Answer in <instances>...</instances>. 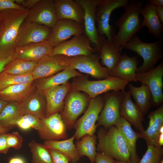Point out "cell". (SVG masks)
I'll list each match as a JSON object with an SVG mask.
<instances>
[{
    "instance_id": "d590c367",
    "label": "cell",
    "mask_w": 163,
    "mask_h": 163,
    "mask_svg": "<svg viewBox=\"0 0 163 163\" xmlns=\"http://www.w3.org/2000/svg\"><path fill=\"white\" fill-rule=\"evenodd\" d=\"M7 125L27 130L33 128L39 131L41 127L40 120L29 114H24L12 120Z\"/></svg>"
},
{
    "instance_id": "11a10c76",
    "label": "cell",
    "mask_w": 163,
    "mask_h": 163,
    "mask_svg": "<svg viewBox=\"0 0 163 163\" xmlns=\"http://www.w3.org/2000/svg\"><path fill=\"white\" fill-rule=\"evenodd\" d=\"M160 134L163 133V126H162L160 128L159 130Z\"/></svg>"
},
{
    "instance_id": "8fae6325",
    "label": "cell",
    "mask_w": 163,
    "mask_h": 163,
    "mask_svg": "<svg viewBox=\"0 0 163 163\" xmlns=\"http://www.w3.org/2000/svg\"><path fill=\"white\" fill-rule=\"evenodd\" d=\"M90 40L84 34L74 37L53 48L52 55H63L74 57L82 55H88L97 51L92 47Z\"/></svg>"
},
{
    "instance_id": "d4e9b609",
    "label": "cell",
    "mask_w": 163,
    "mask_h": 163,
    "mask_svg": "<svg viewBox=\"0 0 163 163\" xmlns=\"http://www.w3.org/2000/svg\"><path fill=\"white\" fill-rule=\"evenodd\" d=\"M115 126L124 138L129 153L131 163H139L140 159L136 152V142L138 139L142 137V134L133 130L131 124L121 117Z\"/></svg>"
},
{
    "instance_id": "c3c4849f",
    "label": "cell",
    "mask_w": 163,
    "mask_h": 163,
    "mask_svg": "<svg viewBox=\"0 0 163 163\" xmlns=\"http://www.w3.org/2000/svg\"><path fill=\"white\" fill-rule=\"evenodd\" d=\"M8 163H25V161L22 158L16 156L10 158Z\"/></svg>"
},
{
    "instance_id": "e0dca14e",
    "label": "cell",
    "mask_w": 163,
    "mask_h": 163,
    "mask_svg": "<svg viewBox=\"0 0 163 163\" xmlns=\"http://www.w3.org/2000/svg\"><path fill=\"white\" fill-rule=\"evenodd\" d=\"M52 28V34L48 41L53 48L71 36L84 33L83 24L69 19L58 20Z\"/></svg>"
},
{
    "instance_id": "f5cc1de1",
    "label": "cell",
    "mask_w": 163,
    "mask_h": 163,
    "mask_svg": "<svg viewBox=\"0 0 163 163\" xmlns=\"http://www.w3.org/2000/svg\"><path fill=\"white\" fill-rule=\"evenodd\" d=\"M8 103L0 98V113Z\"/></svg>"
},
{
    "instance_id": "7402d4cb",
    "label": "cell",
    "mask_w": 163,
    "mask_h": 163,
    "mask_svg": "<svg viewBox=\"0 0 163 163\" xmlns=\"http://www.w3.org/2000/svg\"><path fill=\"white\" fill-rule=\"evenodd\" d=\"M58 20L69 19L84 25L85 11L77 0H54Z\"/></svg>"
},
{
    "instance_id": "ffe728a7",
    "label": "cell",
    "mask_w": 163,
    "mask_h": 163,
    "mask_svg": "<svg viewBox=\"0 0 163 163\" xmlns=\"http://www.w3.org/2000/svg\"><path fill=\"white\" fill-rule=\"evenodd\" d=\"M53 48L48 41L31 43L17 48L15 58L37 63L51 56Z\"/></svg>"
},
{
    "instance_id": "bcb514c9",
    "label": "cell",
    "mask_w": 163,
    "mask_h": 163,
    "mask_svg": "<svg viewBox=\"0 0 163 163\" xmlns=\"http://www.w3.org/2000/svg\"><path fill=\"white\" fill-rule=\"evenodd\" d=\"M14 58V56L4 59H0V73L4 71L6 65Z\"/></svg>"
},
{
    "instance_id": "2e32d148",
    "label": "cell",
    "mask_w": 163,
    "mask_h": 163,
    "mask_svg": "<svg viewBox=\"0 0 163 163\" xmlns=\"http://www.w3.org/2000/svg\"><path fill=\"white\" fill-rule=\"evenodd\" d=\"M40 120L41 127L38 133L40 139L45 141L67 139V129L59 113Z\"/></svg>"
},
{
    "instance_id": "b9f144b4",
    "label": "cell",
    "mask_w": 163,
    "mask_h": 163,
    "mask_svg": "<svg viewBox=\"0 0 163 163\" xmlns=\"http://www.w3.org/2000/svg\"><path fill=\"white\" fill-rule=\"evenodd\" d=\"M15 0H0V13L7 9L22 10L25 9L15 4Z\"/></svg>"
},
{
    "instance_id": "4fadbf2b",
    "label": "cell",
    "mask_w": 163,
    "mask_h": 163,
    "mask_svg": "<svg viewBox=\"0 0 163 163\" xmlns=\"http://www.w3.org/2000/svg\"><path fill=\"white\" fill-rule=\"evenodd\" d=\"M163 62L155 68L144 72L136 74L137 82L146 85L151 92L152 104L156 107L163 101Z\"/></svg>"
},
{
    "instance_id": "1f68e13d",
    "label": "cell",
    "mask_w": 163,
    "mask_h": 163,
    "mask_svg": "<svg viewBox=\"0 0 163 163\" xmlns=\"http://www.w3.org/2000/svg\"><path fill=\"white\" fill-rule=\"evenodd\" d=\"M74 139L73 136L70 138L62 140H46L44 142L43 145L47 148L53 149L60 151L66 155L70 161L76 163L80 157L74 143Z\"/></svg>"
},
{
    "instance_id": "ab89813d",
    "label": "cell",
    "mask_w": 163,
    "mask_h": 163,
    "mask_svg": "<svg viewBox=\"0 0 163 163\" xmlns=\"http://www.w3.org/2000/svg\"><path fill=\"white\" fill-rule=\"evenodd\" d=\"M6 142L8 147L19 150L21 147L23 142L22 136L17 132L7 133Z\"/></svg>"
},
{
    "instance_id": "ac0fdd59",
    "label": "cell",
    "mask_w": 163,
    "mask_h": 163,
    "mask_svg": "<svg viewBox=\"0 0 163 163\" xmlns=\"http://www.w3.org/2000/svg\"><path fill=\"white\" fill-rule=\"evenodd\" d=\"M85 11L84 33L97 51L100 46V37L96 26V10L100 0H77Z\"/></svg>"
},
{
    "instance_id": "3957f363",
    "label": "cell",
    "mask_w": 163,
    "mask_h": 163,
    "mask_svg": "<svg viewBox=\"0 0 163 163\" xmlns=\"http://www.w3.org/2000/svg\"><path fill=\"white\" fill-rule=\"evenodd\" d=\"M96 150L113 159L131 163L130 155L124 138L115 126L102 127L97 132Z\"/></svg>"
},
{
    "instance_id": "60d3db41",
    "label": "cell",
    "mask_w": 163,
    "mask_h": 163,
    "mask_svg": "<svg viewBox=\"0 0 163 163\" xmlns=\"http://www.w3.org/2000/svg\"><path fill=\"white\" fill-rule=\"evenodd\" d=\"M52 163H67L70 161L69 158L60 151L52 148H48Z\"/></svg>"
},
{
    "instance_id": "cb8c5ba5",
    "label": "cell",
    "mask_w": 163,
    "mask_h": 163,
    "mask_svg": "<svg viewBox=\"0 0 163 163\" xmlns=\"http://www.w3.org/2000/svg\"><path fill=\"white\" fill-rule=\"evenodd\" d=\"M83 75L70 66L51 76L35 80L34 83L36 89L43 92L52 87L64 84L72 78Z\"/></svg>"
},
{
    "instance_id": "836d02e7",
    "label": "cell",
    "mask_w": 163,
    "mask_h": 163,
    "mask_svg": "<svg viewBox=\"0 0 163 163\" xmlns=\"http://www.w3.org/2000/svg\"><path fill=\"white\" fill-rule=\"evenodd\" d=\"M36 64L35 62L14 58L6 65L3 72L14 75H25L31 73Z\"/></svg>"
},
{
    "instance_id": "7a4b0ae2",
    "label": "cell",
    "mask_w": 163,
    "mask_h": 163,
    "mask_svg": "<svg viewBox=\"0 0 163 163\" xmlns=\"http://www.w3.org/2000/svg\"><path fill=\"white\" fill-rule=\"evenodd\" d=\"M143 4V0L129 1L124 13L115 22L119 30L113 42L120 48V52L123 45L142 28L140 12Z\"/></svg>"
},
{
    "instance_id": "44dd1931",
    "label": "cell",
    "mask_w": 163,
    "mask_h": 163,
    "mask_svg": "<svg viewBox=\"0 0 163 163\" xmlns=\"http://www.w3.org/2000/svg\"><path fill=\"white\" fill-rule=\"evenodd\" d=\"M120 110V117L133 125L142 133L144 130L142 124L144 115L132 101L129 91L123 92Z\"/></svg>"
},
{
    "instance_id": "603a6c76",
    "label": "cell",
    "mask_w": 163,
    "mask_h": 163,
    "mask_svg": "<svg viewBox=\"0 0 163 163\" xmlns=\"http://www.w3.org/2000/svg\"><path fill=\"white\" fill-rule=\"evenodd\" d=\"M138 61L136 56L121 55L115 67L110 72V76L130 82H137L136 71Z\"/></svg>"
},
{
    "instance_id": "30bf717a",
    "label": "cell",
    "mask_w": 163,
    "mask_h": 163,
    "mask_svg": "<svg viewBox=\"0 0 163 163\" xmlns=\"http://www.w3.org/2000/svg\"><path fill=\"white\" fill-rule=\"evenodd\" d=\"M52 33L51 28L25 19L18 31L17 46L48 41Z\"/></svg>"
},
{
    "instance_id": "91938a15",
    "label": "cell",
    "mask_w": 163,
    "mask_h": 163,
    "mask_svg": "<svg viewBox=\"0 0 163 163\" xmlns=\"http://www.w3.org/2000/svg\"></svg>"
},
{
    "instance_id": "94428289",
    "label": "cell",
    "mask_w": 163,
    "mask_h": 163,
    "mask_svg": "<svg viewBox=\"0 0 163 163\" xmlns=\"http://www.w3.org/2000/svg\"><path fill=\"white\" fill-rule=\"evenodd\" d=\"M0 163H1L0 162Z\"/></svg>"
},
{
    "instance_id": "52a82bcc",
    "label": "cell",
    "mask_w": 163,
    "mask_h": 163,
    "mask_svg": "<svg viewBox=\"0 0 163 163\" xmlns=\"http://www.w3.org/2000/svg\"><path fill=\"white\" fill-rule=\"evenodd\" d=\"M104 104V97L100 95L90 99L84 114L74 124L75 139L78 141L85 135H94L97 127L95 123Z\"/></svg>"
},
{
    "instance_id": "e575fe53",
    "label": "cell",
    "mask_w": 163,
    "mask_h": 163,
    "mask_svg": "<svg viewBox=\"0 0 163 163\" xmlns=\"http://www.w3.org/2000/svg\"><path fill=\"white\" fill-rule=\"evenodd\" d=\"M28 145L31 153V163H52L48 149L43 144L32 139Z\"/></svg>"
},
{
    "instance_id": "9a60e30c",
    "label": "cell",
    "mask_w": 163,
    "mask_h": 163,
    "mask_svg": "<svg viewBox=\"0 0 163 163\" xmlns=\"http://www.w3.org/2000/svg\"><path fill=\"white\" fill-rule=\"evenodd\" d=\"M25 19L52 28L58 21L54 0H39Z\"/></svg>"
},
{
    "instance_id": "277c9868",
    "label": "cell",
    "mask_w": 163,
    "mask_h": 163,
    "mask_svg": "<svg viewBox=\"0 0 163 163\" xmlns=\"http://www.w3.org/2000/svg\"><path fill=\"white\" fill-rule=\"evenodd\" d=\"M163 39L153 43L143 42L135 35L123 46L124 48L136 53L142 57V65L137 68L136 74L147 72L154 66L163 56Z\"/></svg>"
},
{
    "instance_id": "681fc988",
    "label": "cell",
    "mask_w": 163,
    "mask_h": 163,
    "mask_svg": "<svg viewBox=\"0 0 163 163\" xmlns=\"http://www.w3.org/2000/svg\"><path fill=\"white\" fill-rule=\"evenodd\" d=\"M14 127L8 125L0 124V134L7 133Z\"/></svg>"
},
{
    "instance_id": "ba28073f",
    "label": "cell",
    "mask_w": 163,
    "mask_h": 163,
    "mask_svg": "<svg viewBox=\"0 0 163 163\" xmlns=\"http://www.w3.org/2000/svg\"><path fill=\"white\" fill-rule=\"evenodd\" d=\"M60 114L67 129L74 127L78 117L85 110L90 98L85 93L71 90L66 97Z\"/></svg>"
},
{
    "instance_id": "f35d334b",
    "label": "cell",
    "mask_w": 163,
    "mask_h": 163,
    "mask_svg": "<svg viewBox=\"0 0 163 163\" xmlns=\"http://www.w3.org/2000/svg\"><path fill=\"white\" fill-rule=\"evenodd\" d=\"M147 150L139 163H160L163 160L162 147L147 145Z\"/></svg>"
},
{
    "instance_id": "7c38bea8",
    "label": "cell",
    "mask_w": 163,
    "mask_h": 163,
    "mask_svg": "<svg viewBox=\"0 0 163 163\" xmlns=\"http://www.w3.org/2000/svg\"><path fill=\"white\" fill-rule=\"evenodd\" d=\"M73 57L56 55L38 61L31 72L34 80L51 76L63 70L70 66Z\"/></svg>"
},
{
    "instance_id": "d6a6232c",
    "label": "cell",
    "mask_w": 163,
    "mask_h": 163,
    "mask_svg": "<svg viewBox=\"0 0 163 163\" xmlns=\"http://www.w3.org/2000/svg\"><path fill=\"white\" fill-rule=\"evenodd\" d=\"M75 142L77 150L80 157L87 156L91 163H94L96 154V137L94 135H86Z\"/></svg>"
},
{
    "instance_id": "4316f807",
    "label": "cell",
    "mask_w": 163,
    "mask_h": 163,
    "mask_svg": "<svg viewBox=\"0 0 163 163\" xmlns=\"http://www.w3.org/2000/svg\"><path fill=\"white\" fill-rule=\"evenodd\" d=\"M100 43L99 52L101 65L110 72L115 67L120 58V48L113 41L108 40L104 36H100Z\"/></svg>"
},
{
    "instance_id": "74e56055",
    "label": "cell",
    "mask_w": 163,
    "mask_h": 163,
    "mask_svg": "<svg viewBox=\"0 0 163 163\" xmlns=\"http://www.w3.org/2000/svg\"><path fill=\"white\" fill-rule=\"evenodd\" d=\"M24 114L21 109L20 103L14 102H8L0 113V124L7 125Z\"/></svg>"
},
{
    "instance_id": "f546056e",
    "label": "cell",
    "mask_w": 163,
    "mask_h": 163,
    "mask_svg": "<svg viewBox=\"0 0 163 163\" xmlns=\"http://www.w3.org/2000/svg\"><path fill=\"white\" fill-rule=\"evenodd\" d=\"M156 6L148 3L142 8L140 14L143 17L141 27H147L149 33L156 39H160L163 31V24L160 21L156 11Z\"/></svg>"
},
{
    "instance_id": "7bdbcfd3",
    "label": "cell",
    "mask_w": 163,
    "mask_h": 163,
    "mask_svg": "<svg viewBox=\"0 0 163 163\" xmlns=\"http://www.w3.org/2000/svg\"><path fill=\"white\" fill-rule=\"evenodd\" d=\"M115 160L103 153L97 152L95 162L96 163H114Z\"/></svg>"
},
{
    "instance_id": "f907efd6",
    "label": "cell",
    "mask_w": 163,
    "mask_h": 163,
    "mask_svg": "<svg viewBox=\"0 0 163 163\" xmlns=\"http://www.w3.org/2000/svg\"><path fill=\"white\" fill-rule=\"evenodd\" d=\"M147 1L156 6H163V0H147Z\"/></svg>"
},
{
    "instance_id": "8992f818",
    "label": "cell",
    "mask_w": 163,
    "mask_h": 163,
    "mask_svg": "<svg viewBox=\"0 0 163 163\" xmlns=\"http://www.w3.org/2000/svg\"><path fill=\"white\" fill-rule=\"evenodd\" d=\"M129 0H100L96 10L97 30L99 36H104L109 41H113L115 36V30L110 24L112 12L115 9L128 5Z\"/></svg>"
},
{
    "instance_id": "8d00e7d4",
    "label": "cell",
    "mask_w": 163,
    "mask_h": 163,
    "mask_svg": "<svg viewBox=\"0 0 163 163\" xmlns=\"http://www.w3.org/2000/svg\"><path fill=\"white\" fill-rule=\"evenodd\" d=\"M34 80L31 73L17 75L3 72L0 73V91L11 85L19 83H32Z\"/></svg>"
},
{
    "instance_id": "9f6ffc18",
    "label": "cell",
    "mask_w": 163,
    "mask_h": 163,
    "mask_svg": "<svg viewBox=\"0 0 163 163\" xmlns=\"http://www.w3.org/2000/svg\"><path fill=\"white\" fill-rule=\"evenodd\" d=\"M114 163H129L127 162L123 161H119L116 160Z\"/></svg>"
},
{
    "instance_id": "6da1fadb",
    "label": "cell",
    "mask_w": 163,
    "mask_h": 163,
    "mask_svg": "<svg viewBox=\"0 0 163 163\" xmlns=\"http://www.w3.org/2000/svg\"><path fill=\"white\" fill-rule=\"evenodd\" d=\"M29 12L27 9H10L0 13V59L14 56L19 29Z\"/></svg>"
},
{
    "instance_id": "5b68a950",
    "label": "cell",
    "mask_w": 163,
    "mask_h": 163,
    "mask_svg": "<svg viewBox=\"0 0 163 163\" xmlns=\"http://www.w3.org/2000/svg\"><path fill=\"white\" fill-rule=\"evenodd\" d=\"M129 83L126 81L111 76L104 79L91 81L83 75L75 77L71 84V90L83 91L92 99L110 91L124 92Z\"/></svg>"
},
{
    "instance_id": "db71d44e",
    "label": "cell",
    "mask_w": 163,
    "mask_h": 163,
    "mask_svg": "<svg viewBox=\"0 0 163 163\" xmlns=\"http://www.w3.org/2000/svg\"><path fill=\"white\" fill-rule=\"evenodd\" d=\"M24 1V0H15V3L17 5L20 6Z\"/></svg>"
},
{
    "instance_id": "4dcf8cb0",
    "label": "cell",
    "mask_w": 163,
    "mask_h": 163,
    "mask_svg": "<svg viewBox=\"0 0 163 163\" xmlns=\"http://www.w3.org/2000/svg\"><path fill=\"white\" fill-rule=\"evenodd\" d=\"M128 87L135 103L143 115L146 114L152 104V95L148 87L143 84L140 87H136L130 84Z\"/></svg>"
},
{
    "instance_id": "d6986e66",
    "label": "cell",
    "mask_w": 163,
    "mask_h": 163,
    "mask_svg": "<svg viewBox=\"0 0 163 163\" xmlns=\"http://www.w3.org/2000/svg\"><path fill=\"white\" fill-rule=\"evenodd\" d=\"M71 89V84L67 82L52 87L42 92L46 102V117L61 112L64 105V100Z\"/></svg>"
},
{
    "instance_id": "f1b7e54d",
    "label": "cell",
    "mask_w": 163,
    "mask_h": 163,
    "mask_svg": "<svg viewBox=\"0 0 163 163\" xmlns=\"http://www.w3.org/2000/svg\"><path fill=\"white\" fill-rule=\"evenodd\" d=\"M149 119V126L147 129L141 133L147 145L158 146L157 144L158 136L160 134L159 130L163 126V106L151 112L148 115Z\"/></svg>"
},
{
    "instance_id": "680465c9",
    "label": "cell",
    "mask_w": 163,
    "mask_h": 163,
    "mask_svg": "<svg viewBox=\"0 0 163 163\" xmlns=\"http://www.w3.org/2000/svg\"><path fill=\"white\" fill-rule=\"evenodd\" d=\"M0 27H1V19H0Z\"/></svg>"
},
{
    "instance_id": "ee69618b",
    "label": "cell",
    "mask_w": 163,
    "mask_h": 163,
    "mask_svg": "<svg viewBox=\"0 0 163 163\" xmlns=\"http://www.w3.org/2000/svg\"><path fill=\"white\" fill-rule=\"evenodd\" d=\"M7 133L0 134V153L6 154L9 149L7 143Z\"/></svg>"
},
{
    "instance_id": "5bb4252c",
    "label": "cell",
    "mask_w": 163,
    "mask_h": 163,
    "mask_svg": "<svg viewBox=\"0 0 163 163\" xmlns=\"http://www.w3.org/2000/svg\"><path fill=\"white\" fill-rule=\"evenodd\" d=\"M99 59V55L95 53L74 57L70 66L74 69L99 80L110 77L109 70L101 65Z\"/></svg>"
},
{
    "instance_id": "816d5d0a",
    "label": "cell",
    "mask_w": 163,
    "mask_h": 163,
    "mask_svg": "<svg viewBox=\"0 0 163 163\" xmlns=\"http://www.w3.org/2000/svg\"><path fill=\"white\" fill-rule=\"evenodd\" d=\"M158 146L162 147L163 145V133L160 134L158 137L157 141Z\"/></svg>"
},
{
    "instance_id": "484cf974",
    "label": "cell",
    "mask_w": 163,
    "mask_h": 163,
    "mask_svg": "<svg viewBox=\"0 0 163 163\" xmlns=\"http://www.w3.org/2000/svg\"><path fill=\"white\" fill-rule=\"evenodd\" d=\"M36 89L34 83H19L8 86L0 91V98L8 102L21 103Z\"/></svg>"
},
{
    "instance_id": "6f0895ef",
    "label": "cell",
    "mask_w": 163,
    "mask_h": 163,
    "mask_svg": "<svg viewBox=\"0 0 163 163\" xmlns=\"http://www.w3.org/2000/svg\"><path fill=\"white\" fill-rule=\"evenodd\" d=\"M160 163H163V159L161 161Z\"/></svg>"
},
{
    "instance_id": "83f0119b",
    "label": "cell",
    "mask_w": 163,
    "mask_h": 163,
    "mask_svg": "<svg viewBox=\"0 0 163 163\" xmlns=\"http://www.w3.org/2000/svg\"><path fill=\"white\" fill-rule=\"evenodd\" d=\"M25 114H29L40 119L46 117V102L43 92L37 89L24 101L20 103Z\"/></svg>"
},
{
    "instance_id": "9c48e42d",
    "label": "cell",
    "mask_w": 163,
    "mask_h": 163,
    "mask_svg": "<svg viewBox=\"0 0 163 163\" xmlns=\"http://www.w3.org/2000/svg\"><path fill=\"white\" fill-rule=\"evenodd\" d=\"M123 93L121 91H113L103 96L104 104L98 117L97 127L101 126L107 129L116 126L120 117V106Z\"/></svg>"
},
{
    "instance_id": "f6af8a7d",
    "label": "cell",
    "mask_w": 163,
    "mask_h": 163,
    "mask_svg": "<svg viewBox=\"0 0 163 163\" xmlns=\"http://www.w3.org/2000/svg\"><path fill=\"white\" fill-rule=\"evenodd\" d=\"M39 1V0H24L21 5L23 8L28 10L32 8Z\"/></svg>"
},
{
    "instance_id": "7dc6e473",
    "label": "cell",
    "mask_w": 163,
    "mask_h": 163,
    "mask_svg": "<svg viewBox=\"0 0 163 163\" xmlns=\"http://www.w3.org/2000/svg\"><path fill=\"white\" fill-rule=\"evenodd\" d=\"M156 11L160 21L163 24V6H156Z\"/></svg>"
}]
</instances>
